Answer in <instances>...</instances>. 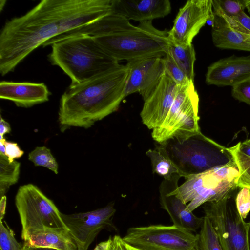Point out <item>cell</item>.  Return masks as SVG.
I'll return each mask as SVG.
<instances>
[{
  "mask_svg": "<svg viewBox=\"0 0 250 250\" xmlns=\"http://www.w3.org/2000/svg\"><path fill=\"white\" fill-rule=\"evenodd\" d=\"M165 72L178 86L188 84L190 81L184 73L176 64L171 56L168 53L162 58ZM193 82V81H192Z\"/></svg>",
  "mask_w": 250,
  "mask_h": 250,
  "instance_id": "obj_28",
  "label": "cell"
},
{
  "mask_svg": "<svg viewBox=\"0 0 250 250\" xmlns=\"http://www.w3.org/2000/svg\"><path fill=\"white\" fill-rule=\"evenodd\" d=\"M250 79V55H234L221 59L208 67L206 83L218 86H233Z\"/></svg>",
  "mask_w": 250,
  "mask_h": 250,
  "instance_id": "obj_16",
  "label": "cell"
},
{
  "mask_svg": "<svg viewBox=\"0 0 250 250\" xmlns=\"http://www.w3.org/2000/svg\"><path fill=\"white\" fill-rule=\"evenodd\" d=\"M28 159L35 166L45 167L54 172L58 173V165L52 155L50 150L46 146H37L28 154Z\"/></svg>",
  "mask_w": 250,
  "mask_h": 250,
  "instance_id": "obj_27",
  "label": "cell"
},
{
  "mask_svg": "<svg viewBox=\"0 0 250 250\" xmlns=\"http://www.w3.org/2000/svg\"><path fill=\"white\" fill-rule=\"evenodd\" d=\"M199 250H222L216 233L212 225L206 216L198 233Z\"/></svg>",
  "mask_w": 250,
  "mask_h": 250,
  "instance_id": "obj_24",
  "label": "cell"
},
{
  "mask_svg": "<svg viewBox=\"0 0 250 250\" xmlns=\"http://www.w3.org/2000/svg\"><path fill=\"white\" fill-rule=\"evenodd\" d=\"M112 0H42L7 21L0 33V73L13 71L47 41L90 23L112 11Z\"/></svg>",
  "mask_w": 250,
  "mask_h": 250,
  "instance_id": "obj_1",
  "label": "cell"
},
{
  "mask_svg": "<svg viewBox=\"0 0 250 250\" xmlns=\"http://www.w3.org/2000/svg\"><path fill=\"white\" fill-rule=\"evenodd\" d=\"M122 238L142 250H199L198 234L173 225L131 227Z\"/></svg>",
  "mask_w": 250,
  "mask_h": 250,
  "instance_id": "obj_10",
  "label": "cell"
},
{
  "mask_svg": "<svg viewBox=\"0 0 250 250\" xmlns=\"http://www.w3.org/2000/svg\"><path fill=\"white\" fill-rule=\"evenodd\" d=\"M178 87L165 72L155 89L144 101L140 116L143 124L148 129L153 130L162 124L172 105Z\"/></svg>",
  "mask_w": 250,
  "mask_h": 250,
  "instance_id": "obj_14",
  "label": "cell"
},
{
  "mask_svg": "<svg viewBox=\"0 0 250 250\" xmlns=\"http://www.w3.org/2000/svg\"><path fill=\"white\" fill-rule=\"evenodd\" d=\"M116 212L114 204L86 212L64 214L62 220L74 240L78 250H87L99 232L112 226Z\"/></svg>",
  "mask_w": 250,
  "mask_h": 250,
  "instance_id": "obj_12",
  "label": "cell"
},
{
  "mask_svg": "<svg viewBox=\"0 0 250 250\" xmlns=\"http://www.w3.org/2000/svg\"><path fill=\"white\" fill-rule=\"evenodd\" d=\"M0 154H1L4 156H6L5 155V147L3 144V143L0 141Z\"/></svg>",
  "mask_w": 250,
  "mask_h": 250,
  "instance_id": "obj_40",
  "label": "cell"
},
{
  "mask_svg": "<svg viewBox=\"0 0 250 250\" xmlns=\"http://www.w3.org/2000/svg\"><path fill=\"white\" fill-rule=\"evenodd\" d=\"M51 45L49 61L69 77L71 84L85 81L120 64L90 35L69 37Z\"/></svg>",
  "mask_w": 250,
  "mask_h": 250,
  "instance_id": "obj_3",
  "label": "cell"
},
{
  "mask_svg": "<svg viewBox=\"0 0 250 250\" xmlns=\"http://www.w3.org/2000/svg\"><path fill=\"white\" fill-rule=\"evenodd\" d=\"M178 87L165 120L159 127L152 130V137L159 144L170 139L182 141L200 132L199 98L194 82Z\"/></svg>",
  "mask_w": 250,
  "mask_h": 250,
  "instance_id": "obj_7",
  "label": "cell"
},
{
  "mask_svg": "<svg viewBox=\"0 0 250 250\" xmlns=\"http://www.w3.org/2000/svg\"><path fill=\"white\" fill-rule=\"evenodd\" d=\"M213 17L211 0H189L181 7L167 37L173 43L187 46L209 19Z\"/></svg>",
  "mask_w": 250,
  "mask_h": 250,
  "instance_id": "obj_11",
  "label": "cell"
},
{
  "mask_svg": "<svg viewBox=\"0 0 250 250\" xmlns=\"http://www.w3.org/2000/svg\"><path fill=\"white\" fill-rule=\"evenodd\" d=\"M0 248L1 250H23L15 234L5 221H0Z\"/></svg>",
  "mask_w": 250,
  "mask_h": 250,
  "instance_id": "obj_29",
  "label": "cell"
},
{
  "mask_svg": "<svg viewBox=\"0 0 250 250\" xmlns=\"http://www.w3.org/2000/svg\"><path fill=\"white\" fill-rule=\"evenodd\" d=\"M163 57H153L127 62L129 69L125 97L138 92L143 100L147 99L155 89L165 73Z\"/></svg>",
  "mask_w": 250,
  "mask_h": 250,
  "instance_id": "obj_13",
  "label": "cell"
},
{
  "mask_svg": "<svg viewBox=\"0 0 250 250\" xmlns=\"http://www.w3.org/2000/svg\"><path fill=\"white\" fill-rule=\"evenodd\" d=\"M50 92L43 83L1 81L0 98L14 103L18 107L28 108L49 100Z\"/></svg>",
  "mask_w": 250,
  "mask_h": 250,
  "instance_id": "obj_18",
  "label": "cell"
},
{
  "mask_svg": "<svg viewBox=\"0 0 250 250\" xmlns=\"http://www.w3.org/2000/svg\"><path fill=\"white\" fill-rule=\"evenodd\" d=\"M23 250H59L55 249L42 248V247H34L25 244L23 245Z\"/></svg>",
  "mask_w": 250,
  "mask_h": 250,
  "instance_id": "obj_38",
  "label": "cell"
},
{
  "mask_svg": "<svg viewBox=\"0 0 250 250\" xmlns=\"http://www.w3.org/2000/svg\"><path fill=\"white\" fill-rule=\"evenodd\" d=\"M108 240V244L106 250H126L123 238L120 235L110 236Z\"/></svg>",
  "mask_w": 250,
  "mask_h": 250,
  "instance_id": "obj_34",
  "label": "cell"
},
{
  "mask_svg": "<svg viewBox=\"0 0 250 250\" xmlns=\"http://www.w3.org/2000/svg\"><path fill=\"white\" fill-rule=\"evenodd\" d=\"M11 127L8 122L5 121L0 116V138H3L6 133H8L11 131Z\"/></svg>",
  "mask_w": 250,
  "mask_h": 250,
  "instance_id": "obj_36",
  "label": "cell"
},
{
  "mask_svg": "<svg viewBox=\"0 0 250 250\" xmlns=\"http://www.w3.org/2000/svg\"><path fill=\"white\" fill-rule=\"evenodd\" d=\"M129 69L121 64L79 83L62 95L58 112L62 132L71 127L85 129L116 111L125 98Z\"/></svg>",
  "mask_w": 250,
  "mask_h": 250,
  "instance_id": "obj_2",
  "label": "cell"
},
{
  "mask_svg": "<svg viewBox=\"0 0 250 250\" xmlns=\"http://www.w3.org/2000/svg\"><path fill=\"white\" fill-rule=\"evenodd\" d=\"M112 12L139 22L164 17L171 10L169 0H112Z\"/></svg>",
  "mask_w": 250,
  "mask_h": 250,
  "instance_id": "obj_17",
  "label": "cell"
},
{
  "mask_svg": "<svg viewBox=\"0 0 250 250\" xmlns=\"http://www.w3.org/2000/svg\"><path fill=\"white\" fill-rule=\"evenodd\" d=\"M181 177L175 175L170 180H163L159 186V197L161 207L169 215L173 225L189 231H196L200 229L204 217H199L188 209L178 196L176 189Z\"/></svg>",
  "mask_w": 250,
  "mask_h": 250,
  "instance_id": "obj_15",
  "label": "cell"
},
{
  "mask_svg": "<svg viewBox=\"0 0 250 250\" xmlns=\"http://www.w3.org/2000/svg\"><path fill=\"white\" fill-rule=\"evenodd\" d=\"M5 147V155L10 162L14 161L15 159L21 157L24 151L18 146L16 143L7 141L4 138H0Z\"/></svg>",
  "mask_w": 250,
  "mask_h": 250,
  "instance_id": "obj_33",
  "label": "cell"
},
{
  "mask_svg": "<svg viewBox=\"0 0 250 250\" xmlns=\"http://www.w3.org/2000/svg\"><path fill=\"white\" fill-rule=\"evenodd\" d=\"M146 154L151 161L153 172L163 177L164 180H170L177 174L184 177L182 172L161 144L154 149L148 150Z\"/></svg>",
  "mask_w": 250,
  "mask_h": 250,
  "instance_id": "obj_21",
  "label": "cell"
},
{
  "mask_svg": "<svg viewBox=\"0 0 250 250\" xmlns=\"http://www.w3.org/2000/svg\"><path fill=\"white\" fill-rule=\"evenodd\" d=\"M248 242L249 250H250V221L248 222Z\"/></svg>",
  "mask_w": 250,
  "mask_h": 250,
  "instance_id": "obj_42",
  "label": "cell"
},
{
  "mask_svg": "<svg viewBox=\"0 0 250 250\" xmlns=\"http://www.w3.org/2000/svg\"><path fill=\"white\" fill-rule=\"evenodd\" d=\"M239 171L234 161L210 170L188 176L176 189L178 196L192 211L207 202L222 199L238 187Z\"/></svg>",
  "mask_w": 250,
  "mask_h": 250,
  "instance_id": "obj_6",
  "label": "cell"
},
{
  "mask_svg": "<svg viewBox=\"0 0 250 250\" xmlns=\"http://www.w3.org/2000/svg\"><path fill=\"white\" fill-rule=\"evenodd\" d=\"M168 31L154 27L152 21L139 22L138 28L94 37L101 47L120 62L142 58L163 57L170 41Z\"/></svg>",
  "mask_w": 250,
  "mask_h": 250,
  "instance_id": "obj_4",
  "label": "cell"
},
{
  "mask_svg": "<svg viewBox=\"0 0 250 250\" xmlns=\"http://www.w3.org/2000/svg\"><path fill=\"white\" fill-rule=\"evenodd\" d=\"M229 148L239 171L238 187L240 188H247L250 190V157L241 153L237 145Z\"/></svg>",
  "mask_w": 250,
  "mask_h": 250,
  "instance_id": "obj_26",
  "label": "cell"
},
{
  "mask_svg": "<svg viewBox=\"0 0 250 250\" xmlns=\"http://www.w3.org/2000/svg\"><path fill=\"white\" fill-rule=\"evenodd\" d=\"M246 8L247 9L249 13L250 14V0H247Z\"/></svg>",
  "mask_w": 250,
  "mask_h": 250,
  "instance_id": "obj_43",
  "label": "cell"
},
{
  "mask_svg": "<svg viewBox=\"0 0 250 250\" xmlns=\"http://www.w3.org/2000/svg\"><path fill=\"white\" fill-rule=\"evenodd\" d=\"M20 163L10 162L6 156L0 154V196L5 195L11 186L16 184L20 172Z\"/></svg>",
  "mask_w": 250,
  "mask_h": 250,
  "instance_id": "obj_23",
  "label": "cell"
},
{
  "mask_svg": "<svg viewBox=\"0 0 250 250\" xmlns=\"http://www.w3.org/2000/svg\"><path fill=\"white\" fill-rule=\"evenodd\" d=\"M187 78L194 82L195 51L192 44L187 46L175 44L170 42L167 52Z\"/></svg>",
  "mask_w": 250,
  "mask_h": 250,
  "instance_id": "obj_22",
  "label": "cell"
},
{
  "mask_svg": "<svg viewBox=\"0 0 250 250\" xmlns=\"http://www.w3.org/2000/svg\"><path fill=\"white\" fill-rule=\"evenodd\" d=\"M231 94L235 99L250 105V79L233 86Z\"/></svg>",
  "mask_w": 250,
  "mask_h": 250,
  "instance_id": "obj_32",
  "label": "cell"
},
{
  "mask_svg": "<svg viewBox=\"0 0 250 250\" xmlns=\"http://www.w3.org/2000/svg\"><path fill=\"white\" fill-rule=\"evenodd\" d=\"M108 240L103 241L96 245L93 250H106L108 246Z\"/></svg>",
  "mask_w": 250,
  "mask_h": 250,
  "instance_id": "obj_39",
  "label": "cell"
},
{
  "mask_svg": "<svg viewBox=\"0 0 250 250\" xmlns=\"http://www.w3.org/2000/svg\"><path fill=\"white\" fill-rule=\"evenodd\" d=\"M247 0H211L213 13L221 17H233L244 11Z\"/></svg>",
  "mask_w": 250,
  "mask_h": 250,
  "instance_id": "obj_25",
  "label": "cell"
},
{
  "mask_svg": "<svg viewBox=\"0 0 250 250\" xmlns=\"http://www.w3.org/2000/svg\"><path fill=\"white\" fill-rule=\"evenodd\" d=\"M124 245L126 250H142L141 249L132 246L124 242Z\"/></svg>",
  "mask_w": 250,
  "mask_h": 250,
  "instance_id": "obj_41",
  "label": "cell"
},
{
  "mask_svg": "<svg viewBox=\"0 0 250 250\" xmlns=\"http://www.w3.org/2000/svg\"><path fill=\"white\" fill-rule=\"evenodd\" d=\"M223 18L232 31L238 33L250 35V17L244 11L235 16Z\"/></svg>",
  "mask_w": 250,
  "mask_h": 250,
  "instance_id": "obj_30",
  "label": "cell"
},
{
  "mask_svg": "<svg viewBox=\"0 0 250 250\" xmlns=\"http://www.w3.org/2000/svg\"><path fill=\"white\" fill-rule=\"evenodd\" d=\"M15 205L24 241L31 234L46 228H67L54 202L32 184L21 186L15 196Z\"/></svg>",
  "mask_w": 250,
  "mask_h": 250,
  "instance_id": "obj_8",
  "label": "cell"
},
{
  "mask_svg": "<svg viewBox=\"0 0 250 250\" xmlns=\"http://www.w3.org/2000/svg\"><path fill=\"white\" fill-rule=\"evenodd\" d=\"M237 210L241 217L244 220L250 211V190L243 188L237 193L235 199Z\"/></svg>",
  "mask_w": 250,
  "mask_h": 250,
  "instance_id": "obj_31",
  "label": "cell"
},
{
  "mask_svg": "<svg viewBox=\"0 0 250 250\" xmlns=\"http://www.w3.org/2000/svg\"><path fill=\"white\" fill-rule=\"evenodd\" d=\"M159 144L185 178L235 161L229 148L219 145L201 131L182 141L170 139Z\"/></svg>",
  "mask_w": 250,
  "mask_h": 250,
  "instance_id": "obj_5",
  "label": "cell"
},
{
  "mask_svg": "<svg viewBox=\"0 0 250 250\" xmlns=\"http://www.w3.org/2000/svg\"><path fill=\"white\" fill-rule=\"evenodd\" d=\"M239 151L243 154L250 157V142L247 140L242 143L239 142L237 144Z\"/></svg>",
  "mask_w": 250,
  "mask_h": 250,
  "instance_id": "obj_35",
  "label": "cell"
},
{
  "mask_svg": "<svg viewBox=\"0 0 250 250\" xmlns=\"http://www.w3.org/2000/svg\"><path fill=\"white\" fill-rule=\"evenodd\" d=\"M24 242V244L34 247L78 250L74 240L65 228H46L37 230L31 234Z\"/></svg>",
  "mask_w": 250,
  "mask_h": 250,
  "instance_id": "obj_19",
  "label": "cell"
},
{
  "mask_svg": "<svg viewBox=\"0 0 250 250\" xmlns=\"http://www.w3.org/2000/svg\"><path fill=\"white\" fill-rule=\"evenodd\" d=\"M6 204V197L4 195L1 198L0 202V221L4 218Z\"/></svg>",
  "mask_w": 250,
  "mask_h": 250,
  "instance_id": "obj_37",
  "label": "cell"
},
{
  "mask_svg": "<svg viewBox=\"0 0 250 250\" xmlns=\"http://www.w3.org/2000/svg\"><path fill=\"white\" fill-rule=\"evenodd\" d=\"M235 192L220 200L205 203V215L210 220L222 250H249L248 222L237 210Z\"/></svg>",
  "mask_w": 250,
  "mask_h": 250,
  "instance_id": "obj_9",
  "label": "cell"
},
{
  "mask_svg": "<svg viewBox=\"0 0 250 250\" xmlns=\"http://www.w3.org/2000/svg\"><path fill=\"white\" fill-rule=\"evenodd\" d=\"M248 140H249V141L250 142V139H248Z\"/></svg>",
  "mask_w": 250,
  "mask_h": 250,
  "instance_id": "obj_44",
  "label": "cell"
},
{
  "mask_svg": "<svg viewBox=\"0 0 250 250\" xmlns=\"http://www.w3.org/2000/svg\"><path fill=\"white\" fill-rule=\"evenodd\" d=\"M211 20V36L216 47L250 51V35L232 31L223 18L213 13Z\"/></svg>",
  "mask_w": 250,
  "mask_h": 250,
  "instance_id": "obj_20",
  "label": "cell"
}]
</instances>
